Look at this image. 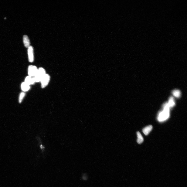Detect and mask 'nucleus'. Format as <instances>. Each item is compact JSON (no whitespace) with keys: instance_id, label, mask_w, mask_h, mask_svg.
<instances>
[{"instance_id":"f257e3e1","label":"nucleus","mask_w":187,"mask_h":187,"mask_svg":"<svg viewBox=\"0 0 187 187\" xmlns=\"http://www.w3.org/2000/svg\"><path fill=\"white\" fill-rule=\"evenodd\" d=\"M163 109L160 111L158 113L157 119L160 122H164L167 120L170 116V108L167 102L163 104L162 106Z\"/></svg>"},{"instance_id":"f03ea898","label":"nucleus","mask_w":187,"mask_h":187,"mask_svg":"<svg viewBox=\"0 0 187 187\" xmlns=\"http://www.w3.org/2000/svg\"><path fill=\"white\" fill-rule=\"evenodd\" d=\"M46 74V71L43 68H39L36 75L33 77L35 82H40L42 78Z\"/></svg>"},{"instance_id":"7ed1b4c3","label":"nucleus","mask_w":187,"mask_h":187,"mask_svg":"<svg viewBox=\"0 0 187 187\" xmlns=\"http://www.w3.org/2000/svg\"><path fill=\"white\" fill-rule=\"evenodd\" d=\"M50 79V77L48 74H46L40 81L41 86L42 88H45L49 84Z\"/></svg>"},{"instance_id":"20e7f679","label":"nucleus","mask_w":187,"mask_h":187,"mask_svg":"<svg viewBox=\"0 0 187 187\" xmlns=\"http://www.w3.org/2000/svg\"><path fill=\"white\" fill-rule=\"evenodd\" d=\"M38 69L37 67L35 66H29L28 69V76L33 77H34L36 75Z\"/></svg>"},{"instance_id":"39448f33","label":"nucleus","mask_w":187,"mask_h":187,"mask_svg":"<svg viewBox=\"0 0 187 187\" xmlns=\"http://www.w3.org/2000/svg\"><path fill=\"white\" fill-rule=\"evenodd\" d=\"M28 48V52L29 61L30 62L32 63L33 62L34 60L33 47L32 46H30Z\"/></svg>"},{"instance_id":"423d86ee","label":"nucleus","mask_w":187,"mask_h":187,"mask_svg":"<svg viewBox=\"0 0 187 187\" xmlns=\"http://www.w3.org/2000/svg\"><path fill=\"white\" fill-rule=\"evenodd\" d=\"M24 82L30 86L33 84L35 83L33 77L28 76L25 77Z\"/></svg>"},{"instance_id":"0eeeda50","label":"nucleus","mask_w":187,"mask_h":187,"mask_svg":"<svg viewBox=\"0 0 187 187\" xmlns=\"http://www.w3.org/2000/svg\"><path fill=\"white\" fill-rule=\"evenodd\" d=\"M30 86L26 83L24 82L21 83V88L23 92H25L28 91L30 90Z\"/></svg>"},{"instance_id":"6e6552de","label":"nucleus","mask_w":187,"mask_h":187,"mask_svg":"<svg viewBox=\"0 0 187 187\" xmlns=\"http://www.w3.org/2000/svg\"><path fill=\"white\" fill-rule=\"evenodd\" d=\"M167 103L170 108L174 107L175 106V103L174 97L172 96L170 97Z\"/></svg>"},{"instance_id":"1a4fd4ad","label":"nucleus","mask_w":187,"mask_h":187,"mask_svg":"<svg viewBox=\"0 0 187 187\" xmlns=\"http://www.w3.org/2000/svg\"><path fill=\"white\" fill-rule=\"evenodd\" d=\"M152 125H149L143 129L142 130L143 132L145 135H147L152 130Z\"/></svg>"},{"instance_id":"9d476101","label":"nucleus","mask_w":187,"mask_h":187,"mask_svg":"<svg viewBox=\"0 0 187 187\" xmlns=\"http://www.w3.org/2000/svg\"><path fill=\"white\" fill-rule=\"evenodd\" d=\"M23 42L26 47L28 48L30 46V40L28 36L26 35L23 36Z\"/></svg>"},{"instance_id":"9b49d317","label":"nucleus","mask_w":187,"mask_h":187,"mask_svg":"<svg viewBox=\"0 0 187 187\" xmlns=\"http://www.w3.org/2000/svg\"><path fill=\"white\" fill-rule=\"evenodd\" d=\"M172 93L173 96L176 98H179L181 97V92L178 90L175 89L173 90Z\"/></svg>"},{"instance_id":"f8f14e48","label":"nucleus","mask_w":187,"mask_h":187,"mask_svg":"<svg viewBox=\"0 0 187 187\" xmlns=\"http://www.w3.org/2000/svg\"><path fill=\"white\" fill-rule=\"evenodd\" d=\"M137 142L139 144H141L143 142L144 140V138L142 136L139 132H137Z\"/></svg>"},{"instance_id":"ddd939ff","label":"nucleus","mask_w":187,"mask_h":187,"mask_svg":"<svg viewBox=\"0 0 187 187\" xmlns=\"http://www.w3.org/2000/svg\"><path fill=\"white\" fill-rule=\"evenodd\" d=\"M25 96V93L23 92L20 94L19 99V103H21L22 102Z\"/></svg>"}]
</instances>
